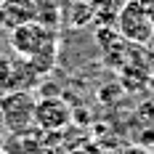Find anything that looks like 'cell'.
I'll use <instances>...</instances> for the list:
<instances>
[{
    "label": "cell",
    "mask_w": 154,
    "mask_h": 154,
    "mask_svg": "<svg viewBox=\"0 0 154 154\" xmlns=\"http://www.w3.org/2000/svg\"><path fill=\"white\" fill-rule=\"evenodd\" d=\"M0 154H5V152H3V149H0Z\"/></svg>",
    "instance_id": "10"
},
{
    "label": "cell",
    "mask_w": 154,
    "mask_h": 154,
    "mask_svg": "<svg viewBox=\"0 0 154 154\" xmlns=\"http://www.w3.org/2000/svg\"><path fill=\"white\" fill-rule=\"evenodd\" d=\"M117 32L120 37L133 45H146L154 37V24L146 11L138 5V0H125L117 14Z\"/></svg>",
    "instance_id": "2"
},
{
    "label": "cell",
    "mask_w": 154,
    "mask_h": 154,
    "mask_svg": "<svg viewBox=\"0 0 154 154\" xmlns=\"http://www.w3.org/2000/svg\"><path fill=\"white\" fill-rule=\"evenodd\" d=\"M11 48L40 75L53 66L56 59V32L43 21H29L11 29Z\"/></svg>",
    "instance_id": "1"
},
{
    "label": "cell",
    "mask_w": 154,
    "mask_h": 154,
    "mask_svg": "<svg viewBox=\"0 0 154 154\" xmlns=\"http://www.w3.org/2000/svg\"><path fill=\"white\" fill-rule=\"evenodd\" d=\"M72 120V109L64 98H40L35 104V125L40 130H61L64 125Z\"/></svg>",
    "instance_id": "4"
},
{
    "label": "cell",
    "mask_w": 154,
    "mask_h": 154,
    "mask_svg": "<svg viewBox=\"0 0 154 154\" xmlns=\"http://www.w3.org/2000/svg\"><path fill=\"white\" fill-rule=\"evenodd\" d=\"M35 98L27 91L8 93L0 104V120L5 125V130L11 133H24L32 122H35Z\"/></svg>",
    "instance_id": "3"
},
{
    "label": "cell",
    "mask_w": 154,
    "mask_h": 154,
    "mask_svg": "<svg viewBox=\"0 0 154 154\" xmlns=\"http://www.w3.org/2000/svg\"><path fill=\"white\" fill-rule=\"evenodd\" d=\"M138 5L146 11V16L152 19V24H154V0H138Z\"/></svg>",
    "instance_id": "6"
},
{
    "label": "cell",
    "mask_w": 154,
    "mask_h": 154,
    "mask_svg": "<svg viewBox=\"0 0 154 154\" xmlns=\"http://www.w3.org/2000/svg\"><path fill=\"white\" fill-rule=\"evenodd\" d=\"M37 19H40V8L35 0H5L0 5V27L5 29H16Z\"/></svg>",
    "instance_id": "5"
},
{
    "label": "cell",
    "mask_w": 154,
    "mask_h": 154,
    "mask_svg": "<svg viewBox=\"0 0 154 154\" xmlns=\"http://www.w3.org/2000/svg\"><path fill=\"white\" fill-rule=\"evenodd\" d=\"M3 136H5V125H3V120H0V141H3Z\"/></svg>",
    "instance_id": "7"
},
{
    "label": "cell",
    "mask_w": 154,
    "mask_h": 154,
    "mask_svg": "<svg viewBox=\"0 0 154 154\" xmlns=\"http://www.w3.org/2000/svg\"><path fill=\"white\" fill-rule=\"evenodd\" d=\"M149 88L154 91V72H152V77H149Z\"/></svg>",
    "instance_id": "8"
},
{
    "label": "cell",
    "mask_w": 154,
    "mask_h": 154,
    "mask_svg": "<svg viewBox=\"0 0 154 154\" xmlns=\"http://www.w3.org/2000/svg\"><path fill=\"white\" fill-rule=\"evenodd\" d=\"M3 3H5V0H0V5H3Z\"/></svg>",
    "instance_id": "9"
}]
</instances>
